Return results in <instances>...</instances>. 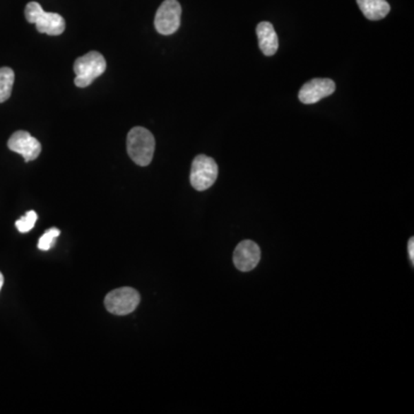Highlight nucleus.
Masks as SVG:
<instances>
[{
	"instance_id": "obj_1",
	"label": "nucleus",
	"mask_w": 414,
	"mask_h": 414,
	"mask_svg": "<svg viewBox=\"0 0 414 414\" xmlns=\"http://www.w3.org/2000/svg\"><path fill=\"white\" fill-rule=\"evenodd\" d=\"M155 148V136L151 131L143 127H135L130 130L127 137V151L135 164L142 167L151 164Z\"/></svg>"
},
{
	"instance_id": "obj_2",
	"label": "nucleus",
	"mask_w": 414,
	"mask_h": 414,
	"mask_svg": "<svg viewBox=\"0 0 414 414\" xmlns=\"http://www.w3.org/2000/svg\"><path fill=\"white\" fill-rule=\"evenodd\" d=\"M25 19L36 25L38 32L49 36H59L66 29L65 19L58 13H47L36 1H30L25 6Z\"/></svg>"
},
{
	"instance_id": "obj_3",
	"label": "nucleus",
	"mask_w": 414,
	"mask_h": 414,
	"mask_svg": "<svg viewBox=\"0 0 414 414\" xmlns=\"http://www.w3.org/2000/svg\"><path fill=\"white\" fill-rule=\"evenodd\" d=\"M106 71V60L102 54L97 51H91L85 56L80 57L74 62V71L76 74L74 83L78 88H87L93 81L104 74Z\"/></svg>"
},
{
	"instance_id": "obj_4",
	"label": "nucleus",
	"mask_w": 414,
	"mask_h": 414,
	"mask_svg": "<svg viewBox=\"0 0 414 414\" xmlns=\"http://www.w3.org/2000/svg\"><path fill=\"white\" fill-rule=\"evenodd\" d=\"M218 174L219 168L214 159L199 155L192 161L190 183L197 191H205L215 183Z\"/></svg>"
},
{
	"instance_id": "obj_5",
	"label": "nucleus",
	"mask_w": 414,
	"mask_h": 414,
	"mask_svg": "<svg viewBox=\"0 0 414 414\" xmlns=\"http://www.w3.org/2000/svg\"><path fill=\"white\" fill-rule=\"evenodd\" d=\"M141 295L134 288H119L105 297L106 309L115 316H127L137 309Z\"/></svg>"
},
{
	"instance_id": "obj_6",
	"label": "nucleus",
	"mask_w": 414,
	"mask_h": 414,
	"mask_svg": "<svg viewBox=\"0 0 414 414\" xmlns=\"http://www.w3.org/2000/svg\"><path fill=\"white\" fill-rule=\"evenodd\" d=\"M182 8L177 0H165L155 14V25L159 34L168 35L177 32L181 25Z\"/></svg>"
},
{
	"instance_id": "obj_7",
	"label": "nucleus",
	"mask_w": 414,
	"mask_h": 414,
	"mask_svg": "<svg viewBox=\"0 0 414 414\" xmlns=\"http://www.w3.org/2000/svg\"><path fill=\"white\" fill-rule=\"evenodd\" d=\"M335 90L336 84L331 78H313L300 90L298 99L305 105H312L333 95Z\"/></svg>"
},
{
	"instance_id": "obj_8",
	"label": "nucleus",
	"mask_w": 414,
	"mask_h": 414,
	"mask_svg": "<svg viewBox=\"0 0 414 414\" xmlns=\"http://www.w3.org/2000/svg\"><path fill=\"white\" fill-rule=\"evenodd\" d=\"M11 151L16 152L25 158V162L37 159L42 152L40 141L31 136L28 131L19 130L13 134L7 143Z\"/></svg>"
},
{
	"instance_id": "obj_9",
	"label": "nucleus",
	"mask_w": 414,
	"mask_h": 414,
	"mask_svg": "<svg viewBox=\"0 0 414 414\" xmlns=\"http://www.w3.org/2000/svg\"><path fill=\"white\" fill-rule=\"evenodd\" d=\"M261 258V251L254 241H243L234 251V265L241 272H250L256 268Z\"/></svg>"
},
{
	"instance_id": "obj_10",
	"label": "nucleus",
	"mask_w": 414,
	"mask_h": 414,
	"mask_svg": "<svg viewBox=\"0 0 414 414\" xmlns=\"http://www.w3.org/2000/svg\"><path fill=\"white\" fill-rule=\"evenodd\" d=\"M256 36L259 42V49L266 57H272L278 52V38L272 23L260 22L256 27Z\"/></svg>"
},
{
	"instance_id": "obj_11",
	"label": "nucleus",
	"mask_w": 414,
	"mask_h": 414,
	"mask_svg": "<svg viewBox=\"0 0 414 414\" xmlns=\"http://www.w3.org/2000/svg\"><path fill=\"white\" fill-rule=\"evenodd\" d=\"M357 3L366 19L371 21L384 19L390 12V5L386 0H357Z\"/></svg>"
},
{
	"instance_id": "obj_12",
	"label": "nucleus",
	"mask_w": 414,
	"mask_h": 414,
	"mask_svg": "<svg viewBox=\"0 0 414 414\" xmlns=\"http://www.w3.org/2000/svg\"><path fill=\"white\" fill-rule=\"evenodd\" d=\"M14 71L10 67L0 69V102H6L12 95L14 84Z\"/></svg>"
},
{
	"instance_id": "obj_13",
	"label": "nucleus",
	"mask_w": 414,
	"mask_h": 414,
	"mask_svg": "<svg viewBox=\"0 0 414 414\" xmlns=\"http://www.w3.org/2000/svg\"><path fill=\"white\" fill-rule=\"evenodd\" d=\"M37 213L35 211H29L23 217L20 218L16 223V227L20 232L25 234L34 228L35 223L37 221Z\"/></svg>"
},
{
	"instance_id": "obj_14",
	"label": "nucleus",
	"mask_w": 414,
	"mask_h": 414,
	"mask_svg": "<svg viewBox=\"0 0 414 414\" xmlns=\"http://www.w3.org/2000/svg\"><path fill=\"white\" fill-rule=\"evenodd\" d=\"M60 230L58 228H51L44 232V235L38 241V249L42 251H49L54 245V239L59 237Z\"/></svg>"
},
{
	"instance_id": "obj_15",
	"label": "nucleus",
	"mask_w": 414,
	"mask_h": 414,
	"mask_svg": "<svg viewBox=\"0 0 414 414\" xmlns=\"http://www.w3.org/2000/svg\"><path fill=\"white\" fill-rule=\"evenodd\" d=\"M408 256L411 259L412 265H414V238L411 237V239L408 241Z\"/></svg>"
},
{
	"instance_id": "obj_16",
	"label": "nucleus",
	"mask_w": 414,
	"mask_h": 414,
	"mask_svg": "<svg viewBox=\"0 0 414 414\" xmlns=\"http://www.w3.org/2000/svg\"><path fill=\"white\" fill-rule=\"evenodd\" d=\"M4 285V276L3 274H1V272H0V290H1V288H3Z\"/></svg>"
}]
</instances>
